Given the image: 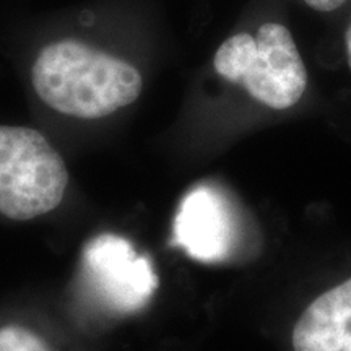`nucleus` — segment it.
I'll return each mask as SVG.
<instances>
[{
	"mask_svg": "<svg viewBox=\"0 0 351 351\" xmlns=\"http://www.w3.org/2000/svg\"><path fill=\"white\" fill-rule=\"evenodd\" d=\"M213 67L219 77L243 85L276 111L295 106L304 95L307 72L287 26L265 23L256 36L238 33L218 47Z\"/></svg>",
	"mask_w": 351,
	"mask_h": 351,
	"instance_id": "2",
	"label": "nucleus"
},
{
	"mask_svg": "<svg viewBox=\"0 0 351 351\" xmlns=\"http://www.w3.org/2000/svg\"><path fill=\"white\" fill-rule=\"evenodd\" d=\"M295 351H351V278L307 306L293 330Z\"/></svg>",
	"mask_w": 351,
	"mask_h": 351,
	"instance_id": "6",
	"label": "nucleus"
},
{
	"mask_svg": "<svg viewBox=\"0 0 351 351\" xmlns=\"http://www.w3.org/2000/svg\"><path fill=\"white\" fill-rule=\"evenodd\" d=\"M69 184L62 156L41 132L0 125V213L29 221L59 207Z\"/></svg>",
	"mask_w": 351,
	"mask_h": 351,
	"instance_id": "3",
	"label": "nucleus"
},
{
	"mask_svg": "<svg viewBox=\"0 0 351 351\" xmlns=\"http://www.w3.org/2000/svg\"><path fill=\"white\" fill-rule=\"evenodd\" d=\"M32 78L44 104L78 119H101L119 111L134 103L143 88L134 65L75 39L44 47Z\"/></svg>",
	"mask_w": 351,
	"mask_h": 351,
	"instance_id": "1",
	"label": "nucleus"
},
{
	"mask_svg": "<svg viewBox=\"0 0 351 351\" xmlns=\"http://www.w3.org/2000/svg\"><path fill=\"white\" fill-rule=\"evenodd\" d=\"M234 225L228 204L208 186L192 189L179 204L174 219V241L200 262H219L228 257Z\"/></svg>",
	"mask_w": 351,
	"mask_h": 351,
	"instance_id": "5",
	"label": "nucleus"
},
{
	"mask_svg": "<svg viewBox=\"0 0 351 351\" xmlns=\"http://www.w3.org/2000/svg\"><path fill=\"white\" fill-rule=\"evenodd\" d=\"M0 351H51L41 337L20 326L0 328Z\"/></svg>",
	"mask_w": 351,
	"mask_h": 351,
	"instance_id": "7",
	"label": "nucleus"
},
{
	"mask_svg": "<svg viewBox=\"0 0 351 351\" xmlns=\"http://www.w3.org/2000/svg\"><path fill=\"white\" fill-rule=\"evenodd\" d=\"M304 2L317 12H332L343 5L346 0H304Z\"/></svg>",
	"mask_w": 351,
	"mask_h": 351,
	"instance_id": "8",
	"label": "nucleus"
},
{
	"mask_svg": "<svg viewBox=\"0 0 351 351\" xmlns=\"http://www.w3.org/2000/svg\"><path fill=\"white\" fill-rule=\"evenodd\" d=\"M83 274L101 304L114 313L142 309L158 289L150 258L117 234H99L85 245Z\"/></svg>",
	"mask_w": 351,
	"mask_h": 351,
	"instance_id": "4",
	"label": "nucleus"
}]
</instances>
